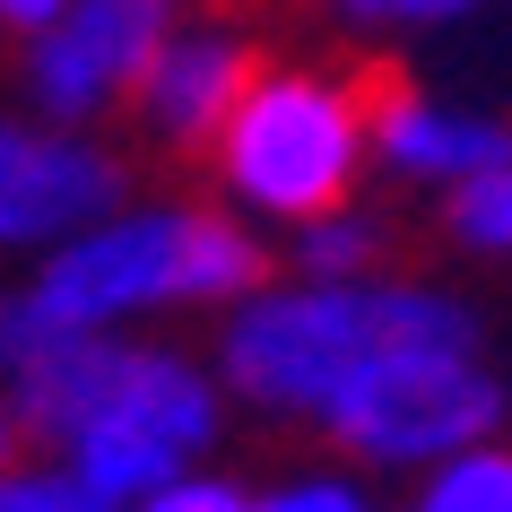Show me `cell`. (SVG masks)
<instances>
[{"instance_id":"14","label":"cell","mask_w":512,"mask_h":512,"mask_svg":"<svg viewBox=\"0 0 512 512\" xmlns=\"http://www.w3.org/2000/svg\"><path fill=\"white\" fill-rule=\"evenodd\" d=\"M348 27H434V18H460L469 0H330Z\"/></svg>"},{"instance_id":"13","label":"cell","mask_w":512,"mask_h":512,"mask_svg":"<svg viewBox=\"0 0 512 512\" xmlns=\"http://www.w3.org/2000/svg\"><path fill=\"white\" fill-rule=\"evenodd\" d=\"M122 512H252V486L217 478V469H191V478L157 486V495H139V504H122Z\"/></svg>"},{"instance_id":"12","label":"cell","mask_w":512,"mask_h":512,"mask_svg":"<svg viewBox=\"0 0 512 512\" xmlns=\"http://www.w3.org/2000/svg\"><path fill=\"white\" fill-rule=\"evenodd\" d=\"M252 512H391L356 469H296L278 486H252Z\"/></svg>"},{"instance_id":"6","label":"cell","mask_w":512,"mask_h":512,"mask_svg":"<svg viewBox=\"0 0 512 512\" xmlns=\"http://www.w3.org/2000/svg\"><path fill=\"white\" fill-rule=\"evenodd\" d=\"M122 209V157L70 122L0 113V252H53Z\"/></svg>"},{"instance_id":"16","label":"cell","mask_w":512,"mask_h":512,"mask_svg":"<svg viewBox=\"0 0 512 512\" xmlns=\"http://www.w3.org/2000/svg\"><path fill=\"white\" fill-rule=\"evenodd\" d=\"M18 452H27V426H18V408L0 400V469H9V460H18Z\"/></svg>"},{"instance_id":"8","label":"cell","mask_w":512,"mask_h":512,"mask_svg":"<svg viewBox=\"0 0 512 512\" xmlns=\"http://www.w3.org/2000/svg\"><path fill=\"white\" fill-rule=\"evenodd\" d=\"M356 87H365V139H374L382 165L426 174V183H469V174L512 165V131L504 122L434 105V96H417V87L391 79V70H365Z\"/></svg>"},{"instance_id":"10","label":"cell","mask_w":512,"mask_h":512,"mask_svg":"<svg viewBox=\"0 0 512 512\" xmlns=\"http://www.w3.org/2000/svg\"><path fill=\"white\" fill-rule=\"evenodd\" d=\"M0 512H113L96 486L70 469L61 452H44V443H27V452L0 469Z\"/></svg>"},{"instance_id":"2","label":"cell","mask_w":512,"mask_h":512,"mask_svg":"<svg viewBox=\"0 0 512 512\" xmlns=\"http://www.w3.org/2000/svg\"><path fill=\"white\" fill-rule=\"evenodd\" d=\"M478 313L434 287L391 278H296V287H252L217 330V382L261 417L322 434L365 374L426 339H469Z\"/></svg>"},{"instance_id":"9","label":"cell","mask_w":512,"mask_h":512,"mask_svg":"<svg viewBox=\"0 0 512 512\" xmlns=\"http://www.w3.org/2000/svg\"><path fill=\"white\" fill-rule=\"evenodd\" d=\"M400 512H512V443H469L417 469V495Z\"/></svg>"},{"instance_id":"11","label":"cell","mask_w":512,"mask_h":512,"mask_svg":"<svg viewBox=\"0 0 512 512\" xmlns=\"http://www.w3.org/2000/svg\"><path fill=\"white\" fill-rule=\"evenodd\" d=\"M382 252H391V235H382L374 217L330 209V217H313V226L296 235V270L304 278H374Z\"/></svg>"},{"instance_id":"3","label":"cell","mask_w":512,"mask_h":512,"mask_svg":"<svg viewBox=\"0 0 512 512\" xmlns=\"http://www.w3.org/2000/svg\"><path fill=\"white\" fill-rule=\"evenodd\" d=\"M270 278L261 243L217 209H113L53 243L27 278V304L53 330H131L174 304H243Z\"/></svg>"},{"instance_id":"7","label":"cell","mask_w":512,"mask_h":512,"mask_svg":"<svg viewBox=\"0 0 512 512\" xmlns=\"http://www.w3.org/2000/svg\"><path fill=\"white\" fill-rule=\"evenodd\" d=\"M252 44L226 27H174L165 35V53L148 61V79H139V122L165 139V148H183V157H200V148H217V131H226V113H235V96L252 87Z\"/></svg>"},{"instance_id":"5","label":"cell","mask_w":512,"mask_h":512,"mask_svg":"<svg viewBox=\"0 0 512 512\" xmlns=\"http://www.w3.org/2000/svg\"><path fill=\"white\" fill-rule=\"evenodd\" d=\"M183 27V0H70L53 27L27 44V96L44 122H96L131 105L165 35Z\"/></svg>"},{"instance_id":"15","label":"cell","mask_w":512,"mask_h":512,"mask_svg":"<svg viewBox=\"0 0 512 512\" xmlns=\"http://www.w3.org/2000/svg\"><path fill=\"white\" fill-rule=\"evenodd\" d=\"M61 9H70V0H0V35H18V44H35V35L53 27Z\"/></svg>"},{"instance_id":"4","label":"cell","mask_w":512,"mask_h":512,"mask_svg":"<svg viewBox=\"0 0 512 512\" xmlns=\"http://www.w3.org/2000/svg\"><path fill=\"white\" fill-rule=\"evenodd\" d=\"M365 87L322 79V70H252L235 96L226 131H217V174L235 183L243 209L313 226V217L348 209L356 165H365Z\"/></svg>"},{"instance_id":"1","label":"cell","mask_w":512,"mask_h":512,"mask_svg":"<svg viewBox=\"0 0 512 512\" xmlns=\"http://www.w3.org/2000/svg\"><path fill=\"white\" fill-rule=\"evenodd\" d=\"M9 408L27 443L61 452L113 512L191 478L217 443L226 382L200 374L183 348H148L122 330H61L9 374Z\"/></svg>"}]
</instances>
